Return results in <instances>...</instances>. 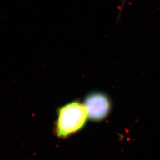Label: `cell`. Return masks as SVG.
<instances>
[{
    "instance_id": "cell-1",
    "label": "cell",
    "mask_w": 160,
    "mask_h": 160,
    "mask_svg": "<svg viewBox=\"0 0 160 160\" xmlns=\"http://www.w3.org/2000/svg\"><path fill=\"white\" fill-rule=\"evenodd\" d=\"M88 118L83 103L77 100L67 103L58 110L55 133L59 138L69 137L84 127Z\"/></svg>"
},
{
    "instance_id": "cell-2",
    "label": "cell",
    "mask_w": 160,
    "mask_h": 160,
    "mask_svg": "<svg viewBox=\"0 0 160 160\" xmlns=\"http://www.w3.org/2000/svg\"><path fill=\"white\" fill-rule=\"evenodd\" d=\"M88 119L95 122L105 119L110 114L112 103L109 96L102 92H92L84 98Z\"/></svg>"
},
{
    "instance_id": "cell-3",
    "label": "cell",
    "mask_w": 160,
    "mask_h": 160,
    "mask_svg": "<svg viewBox=\"0 0 160 160\" xmlns=\"http://www.w3.org/2000/svg\"><path fill=\"white\" fill-rule=\"evenodd\" d=\"M127 1H128V0H122V1L121 2V5L120 6V9H119V16H120L121 12H122V10H123V8L124 7V5L126 4Z\"/></svg>"
}]
</instances>
